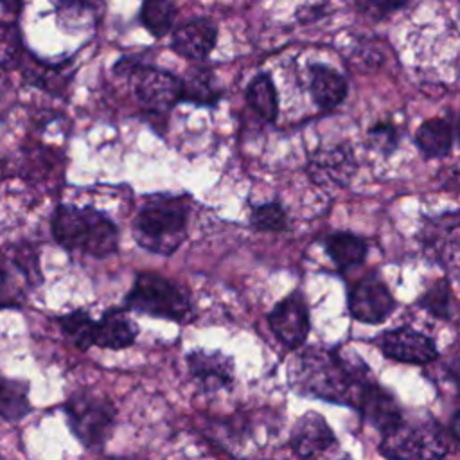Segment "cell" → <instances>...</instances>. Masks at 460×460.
Instances as JSON below:
<instances>
[{"instance_id":"4316f807","label":"cell","mask_w":460,"mask_h":460,"mask_svg":"<svg viewBox=\"0 0 460 460\" xmlns=\"http://www.w3.org/2000/svg\"><path fill=\"white\" fill-rule=\"evenodd\" d=\"M22 29L16 22H0V68L16 70L22 68L27 56Z\"/></svg>"},{"instance_id":"4dcf8cb0","label":"cell","mask_w":460,"mask_h":460,"mask_svg":"<svg viewBox=\"0 0 460 460\" xmlns=\"http://www.w3.org/2000/svg\"><path fill=\"white\" fill-rule=\"evenodd\" d=\"M449 282L446 279L437 280L420 298L419 305L437 318H449Z\"/></svg>"},{"instance_id":"7a4b0ae2","label":"cell","mask_w":460,"mask_h":460,"mask_svg":"<svg viewBox=\"0 0 460 460\" xmlns=\"http://www.w3.org/2000/svg\"><path fill=\"white\" fill-rule=\"evenodd\" d=\"M54 241L68 250L104 259L119 250V226L101 210L86 205H58L50 217Z\"/></svg>"},{"instance_id":"1f68e13d","label":"cell","mask_w":460,"mask_h":460,"mask_svg":"<svg viewBox=\"0 0 460 460\" xmlns=\"http://www.w3.org/2000/svg\"><path fill=\"white\" fill-rule=\"evenodd\" d=\"M402 5H404L402 2H394V4H390V2H367V4H358V9H361V11H370V13H367V14H372L374 9H383V13L388 14L390 11L401 9ZM376 18H381V13H376Z\"/></svg>"},{"instance_id":"ba28073f","label":"cell","mask_w":460,"mask_h":460,"mask_svg":"<svg viewBox=\"0 0 460 460\" xmlns=\"http://www.w3.org/2000/svg\"><path fill=\"white\" fill-rule=\"evenodd\" d=\"M289 446L300 460H332L340 449L334 431L318 411H305L296 419Z\"/></svg>"},{"instance_id":"2e32d148","label":"cell","mask_w":460,"mask_h":460,"mask_svg":"<svg viewBox=\"0 0 460 460\" xmlns=\"http://www.w3.org/2000/svg\"><path fill=\"white\" fill-rule=\"evenodd\" d=\"M356 410L359 411L361 419L376 428L381 435L394 429L404 419L402 408L399 406L397 399L376 381L367 386Z\"/></svg>"},{"instance_id":"f546056e","label":"cell","mask_w":460,"mask_h":460,"mask_svg":"<svg viewBox=\"0 0 460 460\" xmlns=\"http://www.w3.org/2000/svg\"><path fill=\"white\" fill-rule=\"evenodd\" d=\"M368 146L385 155L390 156L397 147L401 140V129L392 122H379L368 129Z\"/></svg>"},{"instance_id":"44dd1931","label":"cell","mask_w":460,"mask_h":460,"mask_svg":"<svg viewBox=\"0 0 460 460\" xmlns=\"http://www.w3.org/2000/svg\"><path fill=\"white\" fill-rule=\"evenodd\" d=\"M415 144L424 156L442 158L451 151L453 128L444 119H428L419 126Z\"/></svg>"},{"instance_id":"52a82bcc","label":"cell","mask_w":460,"mask_h":460,"mask_svg":"<svg viewBox=\"0 0 460 460\" xmlns=\"http://www.w3.org/2000/svg\"><path fill=\"white\" fill-rule=\"evenodd\" d=\"M63 408L72 433L86 447H101L111 435L117 410L106 395L79 388L68 395Z\"/></svg>"},{"instance_id":"9c48e42d","label":"cell","mask_w":460,"mask_h":460,"mask_svg":"<svg viewBox=\"0 0 460 460\" xmlns=\"http://www.w3.org/2000/svg\"><path fill=\"white\" fill-rule=\"evenodd\" d=\"M419 239L429 261L442 266H460V212L426 219Z\"/></svg>"},{"instance_id":"7402d4cb","label":"cell","mask_w":460,"mask_h":460,"mask_svg":"<svg viewBox=\"0 0 460 460\" xmlns=\"http://www.w3.org/2000/svg\"><path fill=\"white\" fill-rule=\"evenodd\" d=\"M323 243L329 257L341 270L361 264L368 253L367 241L350 232H332L325 237Z\"/></svg>"},{"instance_id":"277c9868","label":"cell","mask_w":460,"mask_h":460,"mask_svg":"<svg viewBox=\"0 0 460 460\" xmlns=\"http://www.w3.org/2000/svg\"><path fill=\"white\" fill-rule=\"evenodd\" d=\"M379 453L386 460H442L447 455V440L431 417H404L381 435Z\"/></svg>"},{"instance_id":"e575fe53","label":"cell","mask_w":460,"mask_h":460,"mask_svg":"<svg viewBox=\"0 0 460 460\" xmlns=\"http://www.w3.org/2000/svg\"><path fill=\"white\" fill-rule=\"evenodd\" d=\"M110 460H142V458H137V456H115V458H110Z\"/></svg>"},{"instance_id":"cb8c5ba5","label":"cell","mask_w":460,"mask_h":460,"mask_svg":"<svg viewBox=\"0 0 460 460\" xmlns=\"http://www.w3.org/2000/svg\"><path fill=\"white\" fill-rule=\"evenodd\" d=\"M56 18L61 31L66 32H81L95 27L101 18V4L93 2H56Z\"/></svg>"},{"instance_id":"d6a6232c","label":"cell","mask_w":460,"mask_h":460,"mask_svg":"<svg viewBox=\"0 0 460 460\" xmlns=\"http://www.w3.org/2000/svg\"><path fill=\"white\" fill-rule=\"evenodd\" d=\"M446 376L449 377V381L455 385V388L460 394V356L453 358L447 365H446Z\"/></svg>"},{"instance_id":"4fadbf2b","label":"cell","mask_w":460,"mask_h":460,"mask_svg":"<svg viewBox=\"0 0 460 460\" xmlns=\"http://www.w3.org/2000/svg\"><path fill=\"white\" fill-rule=\"evenodd\" d=\"M216 41H217V25L207 16H194L180 23L172 31L171 47L176 54L187 59L205 61L214 50Z\"/></svg>"},{"instance_id":"8fae6325","label":"cell","mask_w":460,"mask_h":460,"mask_svg":"<svg viewBox=\"0 0 460 460\" xmlns=\"http://www.w3.org/2000/svg\"><path fill=\"white\" fill-rule=\"evenodd\" d=\"M268 323L275 338L288 349H298L305 343L311 322L304 296L293 291L282 298L268 314Z\"/></svg>"},{"instance_id":"7c38bea8","label":"cell","mask_w":460,"mask_h":460,"mask_svg":"<svg viewBox=\"0 0 460 460\" xmlns=\"http://www.w3.org/2000/svg\"><path fill=\"white\" fill-rule=\"evenodd\" d=\"M379 349L390 359L411 363V365H426L437 359L438 350L435 341L422 332H417L410 327H401L381 334Z\"/></svg>"},{"instance_id":"3957f363","label":"cell","mask_w":460,"mask_h":460,"mask_svg":"<svg viewBox=\"0 0 460 460\" xmlns=\"http://www.w3.org/2000/svg\"><path fill=\"white\" fill-rule=\"evenodd\" d=\"M190 203L185 196L153 194L138 208L133 221V235L144 250L169 257L187 235Z\"/></svg>"},{"instance_id":"d6986e66","label":"cell","mask_w":460,"mask_h":460,"mask_svg":"<svg viewBox=\"0 0 460 460\" xmlns=\"http://www.w3.org/2000/svg\"><path fill=\"white\" fill-rule=\"evenodd\" d=\"M223 97V90L216 83L214 72L205 65L189 66L181 75V102L194 106H216Z\"/></svg>"},{"instance_id":"30bf717a","label":"cell","mask_w":460,"mask_h":460,"mask_svg":"<svg viewBox=\"0 0 460 460\" xmlns=\"http://www.w3.org/2000/svg\"><path fill=\"white\" fill-rule=\"evenodd\" d=\"M395 309V298L374 273L359 279L349 291V311L363 323H381Z\"/></svg>"},{"instance_id":"ffe728a7","label":"cell","mask_w":460,"mask_h":460,"mask_svg":"<svg viewBox=\"0 0 460 460\" xmlns=\"http://www.w3.org/2000/svg\"><path fill=\"white\" fill-rule=\"evenodd\" d=\"M309 92L313 101L322 110L340 106L347 97V81L341 74L327 65H311Z\"/></svg>"},{"instance_id":"e0dca14e","label":"cell","mask_w":460,"mask_h":460,"mask_svg":"<svg viewBox=\"0 0 460 460\" xmlns=\"http://www.w3.org/2000/svg\"><path fill=\"white\" fill-rule=\"evenodd\" d=\"M137 336H138L137 323L128 316L124 309L113 307L104 311L102 316L95 320L93 347L120 350V349L131 347Z\"/></svg>"},{"instance_id":"484cf974","label":"cell","mask_w":460,"mask_h":460,"mask_svg":"<svg viewBox=\"0 0 460 460\" xmlns=\"http://www.w3.org/2000/svg\"><path fill=\"white\" fill-rule=\"evenodd\" d=\"M178 7L167 0H147L140 5L138 20L155 38H164L174 25Z\"/></svg>"},{"instance_id":"6da1fadb","label":"cell","mask_w":460,"mask_h":460,"mask_svg":"<svg viewBox=\"0 0 460 460\" xmlns=\"http://www.w3.org/2000/svg\"><path fill=\"white\" fill-rule=\"evenodd\" d=\"M288 379L302 395L356 410L363 392L374 381L363 361L347 359L338 349L307 347L291 361Z\"/></svg>"},{"instance_id":"f1b7e54d","label":"cell","mask_w":460,"mask_h":460,"mask_svg":"<svg viewBox=\"0 0 460 460\" xmlns=\"http://www.w3.org/2000/svg\"><path fill=\"white\" fill-rule=\"evenodd\" d=\"M250 225L259 232H286L289 226L288 214L279 201L253 205L250 210Z\"/></svg>"},{"instance_id":"603a6c76","label":"cell","mask_w":460,"mask_h":460,"mask_svg":"<svg viewBox=\"0 0 460 460\" xmlns=\"http://www.w3.org/2000/svg\"><path fill=\"white\" fill-rule=\"evenodd\" d=\"M32 410L29 401V383L0 374V419L7 422L22 420Z\"/></svg>"},{"instance_id":"8992f818","label":"cell","mask_w":460,"mask_h":460,"mask_svg":"<svg viewBox=\"0 0 460 460\" xmlns=\"http://www.w3.org/2000/svg\"><path fill=\"white\" fill-rule=\"evenodd\" d=\"M113 70L129 77L137 101L151 115H167L181 102V77L169 70L129 58H120Z\"/></svg>"},{"instance_id":"5bb4252c","label":"cell","mask_w":460,"mask_h":460,"mask_svg":"<svg viewBox=\"0 0 460 460\" xmlns=\"http://www.w3.org/2000/svg\"><path fill=\"white\" fill-rule=\"evenodd\" d=\"M187 368L207 392H217L232 386L235 379L234 359L221 350L198 349L187 354Z\"/></svg>"},{"instance_id":"d4e9b609","label":"cell","mask_w":460,"mask_h":460,"mask_svg":"<svg viewBox=\"0 0 460 460\" xmlns=\"http://www.w3.org/2000/svg\"><path fill=\"white\" fill-rule=\"evenodd\" d=\"M246 102L262 120H266V122L277 120L279 95H277V88H275L270 74L261 72L248 83Z\"/></svg>"},{"instance_id":"d590c367","label":"cell","mask_w":460,"mask_h":460,"mask_svg":"<svg viewBox=\"0 0 460 460\" xmlns=\"http://www.w3.org/2000/svg\"><path fill=\"white\" fill-rule=\"evenodd\" d=\"M455 133H456V138H458V142H460V117H458V120H456V126H455Z\"/></svg>"},{"instance_id":"ac0fdd59","label":"cell","mask_w":460,"mask_h":460,"mask_svg":"<svg viewBox=\"0 0 460 460\" xmlns=\"http://www.w3.org/2000/svg\"><path fill=\"white\" fill-rule=\"evenodd\" d=\"M20 70L27 83H31L52 95L63 93L74 75V68L70 66V61L45 63V61L38 59L36 56H32L31 52H27Z\"/></svg>"},{"instance_id":"83f0119b","label":"cell","mask_w":460,"mask_h":460,"mask_svg":"<svg viewBox=\"0 0 460 460\" xmlns=\"http://www.w3.org/2000/svg\"><path fill=\"white\" fill-rule=\"evenodd\" d=\"M58 323L63 331V334L79 349L88 350L93 347V331H95V320L83 309H74L70 313H65L58 316Z\"/></svg>"},{"instance_id":"9a60e30c","label":"cell","mask_w":460,"mask_h":460,"mask_svg":"<svg viewBox=\"0 0 460 460\" xmlns=\"http://www.w3.org/2000/svg\"><path fill=\"white\" fill-rule=\"evenodd\" d=\"M358 164L347 144H338L329 149H320L309 162V176L320 185L345 187L356 174Z\"/></svg>"},{"instance_id":"5b68a950","label":"cell","mask_w":460,"mask_h":460,"mask_svg":"<svg viewBox=\"0 0 460 460\" xmlns=\"http://www.w3.org/2000/svg\"><path fill=\"white\" fill-rule=\"evenodd\" d=\"M124 307L178 323L187 322L192 311L185 291L178 284L149 271L135 275L133 286L124 298Z\"/></svg>"},{"instance_id":"836d02e7","label":"cell","mask_w":460,"mask_h":460,"mask_svg":"<svg viewBox=\"0 0 460 460\" xmlns=\"http://www.w3.org/2000/svg\"><path fill=\"white\" fill-rule=\"evenodd\" d=\"M449 433L460 444V408L453 413V417L449 420Z\"/></svg>"}]
</instances>
